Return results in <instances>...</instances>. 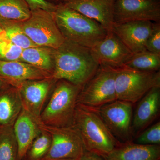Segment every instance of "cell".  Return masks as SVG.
Wrapping results in <instances>:
<instances>
[{"instance_id":"15","label":"cell","mask_w":160,"mask_h":160,"mask_svg":"<svg viewBox=\"0 0 160 160\" xmlns=\"http://www.w3.org/2000/svg\"><path fill=\"white\" fill-rule=\"evenodd\" d=\"M160 108V86L152 88L139 101L132 115L133 136H138L158 116Z\"/></svg>"},{"instance_id":"11","label":"cell","mask_w":160,"mask_h":160,"mask_svg":"<svg viewBox=\"0 0 160 160\" xmlns=\"http://www.w3.org/2000/svg\"><path fill=\"white\" fill-rule=\"evenodd\" d=\"M57 81L51 78L26 81L18 85L16 88L19 93L23 109L40 119L51 87Z\"/></svg>"},{"instance_id":"29","label":"cell","mask_w":160,"mask_h":160,"mask_svg":"<svg viewBox=\"0 0 160 160\" xmlns=\"http://www.w3.org/2000/svg\"><path fill=\"white\" fill-rule=\"evenodd\" d=\"M31 10L43 9L49 12H54L57 5L47 2L46 0H25Z\"/></svg>"},{"instance_id":"26","label":"cell","mask_w":160,"mask_h":160,"mask_svg":"<svg viewBox=\"0 0 160 160\" xmlns=\"http://www.w3.org/2000/svg\"><path fill=\"white\" fill-rule=\"evenodd\" d=\"M135 143L140 145L160 146V122H158L140 133L136 137Z\"/></svg>"},{"instance_id":"21","label":"cell","mask_w":160,"mask_h":160,"mask_svg":"<svg viewBox=\"0 0 160 160\" xmlns=\"http://www.w3.org/2000/svg\"><path fill=\"white\" fill-rule=\"evenodd\" d=\"M31 14L25 0H0V20L23 22L29 19Z\"/></svg>"},{"instance_id":"13","label":"cell","mask_w":160,"mask_h":160,"mask_svg":"<svg viewBox=\"0 0 160 160\" xmlns=\"http://www.w3.org/2000/svg\"><path fill=\"white\" fill-rule=\"evenodd\" d=\"M115 0H64V5L96 21L108 31L114 25L113 11Z\"/></svg>"},{"instance_id":"14","label":"cell","mask_w":160,"mask_h":160,"mask_svg":"<svg viewBox=\"0 0 160 160\" xmlns=\"http://www.w3.org/2000/svg\"><path fill=\"white\" fill-rule=\"evenodd\" d=\"M154 22L135 21L114 24L113 32L132 53L146 50V44Z\"/></svg>"},{"instance_id":"22","label":"cell","mask_w":160,"mask_h":160,"mask_svg":"<svg viewBox=\"0 0 160 160\" xmlns=\"http://www.w3.org/2000/svg\"><path fill=\"white\" fill-rule=\"evenodd\" d=\"M124 67L138 71H160V54L146 50L132 53L126 61Z\"/></svg>"},{"instance_id":"4","label":"cell","mask_w":160,"mask_h":160,"mask_svg":"<svg viewBox=\"0 0 160 160\" xmlns=\"http://www.w3.org/2000/svg\"><path fill=\"white\" fill-rule=\"evenodd\" d=\"M49 102L40 117L42 123L57 127L73 126L78 98L82 87L58 80Z\"/></svg>"},{"instance_id":"16","label":"cell","mask_w":160,"mask_h":160,"mask_svg":"<svg viewBox=\"0 0 160 160\" xmlns=\"http://www.w3.org/2000/svg\"><path fill=\"white\" fill-rule=\"evenodd\" d=\"M52 78V74L21 61L0 60V78L8 85L16 87L21 83L30 80Z\"/></svg>"},{"instance_id":"31","label":"cell","mask_w":160,"mask_h":160,"mask_svg":"<svg viewBox=\"0 0 160 160\" xmlns=\"http://www.w3.org/2000/svg\"><path fill=\"white\" fill-rule=\"evenodd\" d=\"M6 38V31L2 24L0 21V42Z\"/></svg>"},{"instance_id":"18","label":"cell","mask_w":160,"mask_h":160,"mask_svg":"<svg viewBox=\"0 0 160 160\" xmlns=\"http://www.w3.org/2000/svg\"><path fill=\"white\" fill-rule=\"evenodd\" d=\"M104 160H160L159 145H143L133 142L121 143L102 157Z\"/></svg>"},{"instance_id":"9","label":"cell","mask_w":160,"mask_h":160,"mask_svg":"<svg viewBox=\"0 0 160 160\" xmlns=\"http://www.w3.org/2000/svg\"><path fill=\"white\" fill-rule=\"evenodd\" d=\"M132 106L129 102L116 100L98 109L106 126L120 143L133 142Z\"/></svg>"},{"instance_id":"8","label":"cell","mask_w":160,"mask_h":160,"mask_svg":"<svg viewBox=\"0 0 160 160\" xmlns=\"http://www.w3.org/2000/svg\"><path fill=\"white\" fill-rule=\"evenodd\" d=\"M24 32L39 46L56 49L65 42L52 12L41 9L32 10L28 19L21 22Z\"/></svg>"},{"instance_id":"7","label":"cell","mask_w":160,"mask_h":160,"mask_svg":"<svg viewBox=\"0 0 160 160\" xmlns=\"http://www.w3.org/2000/svg\"><path fill=\"white\" fill-rule=\"evenodd\" d=\"M117 69L100 65L94 75L82 87L78 104L99 109L117 100L115 81Z\"/></svg>"},{"instance_id":"24","label":"cell","mask_w":160,"mask_h":160,"mask_svg":"<svg viewBox=\"0 0 160 160\" xmlns=\"http://www.w3.org/2000/svg\"><path fill=\"white\" fill-rule=\"evenodd\" d=\"M6 31V38L22 49L37 46L24 32L21 22L0 20Z\"/></svg>"},{"instance_id":"1","label":"cell","mask_w":160,"mask_h":160,"mask_svg":"<svg viewBox=\"0 0 160 160\" xmlns=\"http://www.w3.org/2000/svg\"><path fill=\"white\" fill-rule=\"evenodd\" d=\"M100 66L91 49L65 40L55 49L52 78L82 87L94 75Z\"/></svg>"},{"instance_id":"28","label":"cell","mask_w":160,"mask_h":160,"mask_svg":"<svg viewBox=\"0 0 160 160\" xmlns=\"http://www.w3.org/2000/svg\"><path fill=\"white\" fill-rule=\"evenodd\" d=\"M146 49L153 53L160 54V24L154 22L153 28L146 44Z\"/></svg>"},{"instance_id":"6","label":"cell","mask_w":160,"mask_h":160,"mask_svg":"<svg viewBox=\"0 0 160 160\" xmlns=\"http://www.w3.org/2000/svg\"><path fill=\"white\" fill-rule=\"evenodd\" d=\"M40 128L49 133L51 143L41 160H79L86 151L82 138L74 126L57 127L45 125L38 119Z\"/></svg>"},{"instance_id":"32","label":"cell","mask_w":160,"mask_h":160,"mask_svg":"<svg viewBox=\"0 0 160 160\" xmlns=\"http://www.w3.org/2000/svg\"><path fill=\"white\" fill-rule=\"evenodd\" d=\"M46 1L49 2L57 5L61 4V3H62L64 0H46Z\"/></svg>"},{"instance_id":"25","label":"cell","mask_w":160,"mask_h":160,"mask_svg":"<svg viewBox=\"0 0 160 160\" xmlns=\"http://www.w3.org/2000/svg\"><path fill=\"white\" fill-rule=\"evenodd\" d=\"M51 143L50 135L42 129L41 133L34 140L26 154L28 160L42 159L49 151Z\"/></svg>"},{"instance_id":"10","label":"cell","mask_w":160,"mask_h":160,"mask_svg":"<svg viewBox=\"0 0 160 160\" xmlns=\"http://www.w3.org/2000/svg\"><path fill=\"white\" fill-rule=\"evenodd\" d=\"M114 24L149 21L159 22L160 0H115Z\"/></svg>"},{"instance_id":"5","label":"cell","mask_w":160,"mask_h":160,"mask_svg":"<svg viewBox=\"0 0 160 160\" xmlns=\"http://www.w3.org/2000/svg\"><path fill=\"white\" fill-rule=\"evenodd\" d=\"M115 86L117 100L133 104L152 88L160 86V72L138 71L123 67L117 70Z\"/></svg>"},{"instance_id":"20","label":"cell","mask_w":160,"mask_h":160,"mask_svg":"<svg viewBox=\"0 0 160 160\" xmlns=\"http://www.w3.org/2000/svg\"><path fill=\"white\" fill-rule=\"evenodd\" d=\"M55 49L35 46L23 49L20 61L28 63L52 75L55 66Z\"/></svg>"},{"instance_id":"33","label":"cell","mask_w":160,"mask_h":160,"mask_svg":"<svg viewBox=\"0 0 160 160\" xmlns=\"http://www.w3.org/2000/svg\"><path fill=\"white\" fill-rule=\"evenodd\" d=\"M7 85H8V84L5 82L2 78H0V91L5 88Z\"/></svg>"},{"instance_id":"12","label":"cell","mask_w":160,"mask_h":160,"mask_svg":"<svg viewBox=\"0 0 160 160\" xmlns=\"http://www.w3.org/2000/svg\"><path fill=\"white\" fill-rule=\"evenodd\" d=\"M91 49L100 65L115 69L124 67L132 54L112 31H108L106 37Z\"/></svg>"},{"instance_id":"17","label":"cell","mask_w":160,"mask_h":160,"mask_svg":"<svg viewBox=\"0 0 160 160\" xmlns=\"http://www.w3.org/2000/svg\"><path fill=\"white\" fill-rule=\"evenodd\" d=\"M13 129L18 145V159L22 160L42 129L38 119L23 109L13 124Z\"/></svg>"},{"instance_id":"19","label":"cell","mask_w":160,"mask_h":160,"mask_svg":"<svg viewBox=\"0 0 160 160\" xmlns=\"http://www.w3.org/2000/svg\"><path fill=\"white\" fill-rule=\"evenodd\" d=\"M23 109L16 87H5L0 91V127L13 126Z\"/></svg>"},{"instance_id":"2","label":"cell","mask_w":160,"mask_h":160,"mask_svg":"<svg viewBox=\"0 0 160 160\" xmlns=\"http://www.w3.org/2000/svg\"><path fill=\"white\" fill-rule=\"evenodd\" d=\"M73 126L82 138L86 151L105 156L121 143L113 136L98 109L77 104Z\"/></svg>"},{"instance_id":"23","label":"cell","mask_w":160,"mask_h":160,"mask_svg":"<svg viewBox=\"0 0 160 160\" xmlns=\"http://www.w3.org/2000/svg\"><path fill=\"white\" fill-rule=\"evenodd\" d=\"M0 160H18L13 126L0 127Z\"/></svg>"},{"instance_id":"3","label":"cell","mask_w":160,"mask_h":160,"mask_svg":"<svg viewBox=\"0 0 160 160\" xmlns=\"http://www.w3.org/2000/svg\"><path fill=\"white\" fill-rule=\"evenodd\" d=\"M57 25L65 40L92 48L104 38L108 31L96 21L58 4L53 12Z\"/></svg>"},{"instance_id":"30","label":"cell","mask_w":160,"mask_h":160,"mask_svg":"<svg viewBox=\"0 0 160 160\" xmlns=\"http://www.w3.org/2000/svg\"><path fill=\"white\" fill-rule=\"evenodd\" d=\"M79 160H104L101 156L97 154L86 151L83 154L82 156Z\"/></svg>"},{"instance_id":"27","label":"cell","mask_w":160,"mask_h":160,"mask_svg":"<svg viewBox=\"0 0 160 160\" xmlns=\"http://www.w3.org/2000/svg\"><path fill=\"white\" fill-rule=\"evenodd\" d=\"M23 50L22 48L6 38L0 42V60L20 61Z\"/></svg>"}]
</instances>
